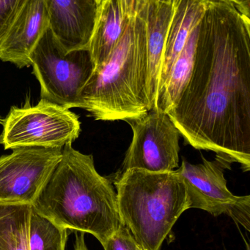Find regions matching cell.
Instances as JSON below:
<instances>
[{
  "instance_id": "cell-1",
  "label": "cell",
  "mask_w": 250,
  "mask_h": 250,
  "mask_svg": "<svg viewBox=\"0 0 250 250\" xmlns=\"http://www.w3.org/2000/svg\"><path fill=\"white\" fill-rule=\"evenodd\" d=\"M208 1V0H207ZM250 16L208 1L190 76L167 113L189 145L250 170Z\"/></svg>"
},
{
  "instance_id": "cell-2",
  "label": "cell",
  "mask_w": 250,
  "mask_h": 250,
  "mask_svg": "<svg viewBox=\"0 0 250 250\" xmlns=\"http://www.w3.org/2000/svg\"><path fill=\"white\" fill-rule=\"evenodd\" d=\"M32 208L60 227L95 236L101 245L122 223L111 182L95 169L93 157L62 148V157L32 202Z\"/></svg>"
},
{
  "instance_id": "cell-3",
  "label": "cell",
  "mask_w": 250,
  "mask_h": 250,
  "mask_svg": "<svg viewBox=\"0 0 250 250\" xmlns=\"http://www.w3.org/2000/svg\"><path fill=\"white\" fill-rule=\"evenodd\" d=\"M147 83L148 54L142 12L128 19L108 60L94 69L81 92V108L99 121L139 118L151 110Z\"/></svg>"
},
{
  "instance_id": "cell-4",
  "label": "cell",
  "mask_w": 250,
  "mask_h": 250,
  "mask_svg": "<svg viewBox=\"0 0 250 250\" xmlns=\"http://www.w3.org/2000/svg\"><path fill=\"white\" fill-rule=\"evenodd\" d=\"M122 225L145 250H160L179 217L189 209L179 170L129 169L114 182Z\"/></svg>"
},
{
  "instance_id": "cell-5",
  "label": "cell",
  "mask_w": 250,
  "mask_h": 250,
  "mask_svg": "<svg viewBox=\"0 0 250 250\" xmlns=\"http://www.w3.org/2000/svg\"><path fill=\"white\" fill-rule=\"evenodd\" d=\"M29 61L41 86V99L68 109L81 108V92L95 69L89 48L66 51L49 26Z\"/></svg>"
},
{
  "instance_id": "cell-6",
  "label": "cell",
  "mask_w": 250,
  "mask_h": 250,
  "mask_svg": "<svg viewBox=\"0 0 250 250\" xmlns=\"http://www.w3.org/2000/svg\"><path fill=\"white\" fill-rule=\"evenodd\" d=\"M0 144L5 149L19 147L63 148L79 138V117L68 108L41 99L36 105L12 107L2 120Z\"/></svg>"
},
{
  "instance_id": "cell-7",
  "label": "cell",
  "mask_w": 250,
  "mask_h": 250,
  "mask_svg": "<svg viewBox=\"0 0 250 250\" xmlns=\"http://www.w3.org/2000/svg\"><path fill=\"white\" fill-rule=\"evenodd\" d=\"M203 160L200 164L183 160L178 169L186 186L189 208L204 210L215 217L226 214L249 231L250 196L233 195L225 178L233 161L219 154L212 161Z\"/></svg>"
},
{
  "instance_id": "cell-8",
  "label": "cell",
  "mask_w": 250,
  "mask_h": 250,
  "mask_svg": "<svg viewBox=\"0 0 250 250\" xmlns=\"http://www.w3.org/2000/svg\"><path fill=\"white\" fill-rule=\"evenodd\" d=\"M126 123L133 137L118 173L133 168L166 172L178 167L181 135L167 114L153 109Z\"/></svg>"
},
{
  "instance_id": "cell-9",
  "label": "cell",
  "mask_w": 250,
  "mask_h": 250,
  "mask_svg": "<svg viewBox=\"0 0 250 250\" xmlns=\"http://www.w3.org/2000/svg\"><path fill=\"white\" fill-rule=\"evenodd\" d=\"M62 148L19 147L0 157V203L32 204L60 162Z\"/></svg>"
},
{
  "instance_id": "cell-10",
  "label": "cell",
  "mask_w": 250,
  "mask_h": 250,
  "mask_svg": "<svg viewBox=\"0 0 250 250\" xmlns=\"http://www.w3.org/2000/svg\"><path fill=\"white\" fill-rule=\"evenodd\" d=\"M50 29L67 51L89 48L98 4L96 0H48Z\"/></svg>"
},
{
  "instance_id": "cell-11",
  "label": "cell",
  "mask_w": 250,
  "mask_h": 250,
  "mask_svg": "<svg viewBox=\"0 0 250 250\" xmlns=\"http://www.w3.org/2000/svg\"><path fill=\"white\" fill-rule=\"evenodd\" d=\"M49 26L48 0H29L0 47V60L19 68L30 65V54Z\"/></svg>"
},
{
  "instance_id": "cell-12",
  "label": "cell",
  "mask_w": 250,
  "mask_h": 250,
  "mask_svg": "<svg viewBox=\"0 0 250 250\" xmlns=\"http://www.w3.org/2000/svg\"><path fill=\"white\" fill-rule=\"evenodd\" d=\"M174 1L148 0L142 11L145 23L148 54V96L154 109L159 91L160 73Z\"/></svg>"
},
{
  "instance_id": "cell-13",
  "label": "cell",
  "mask_w": 250,
  "mask_h": 250,
  "mask_svg": "<svg viewBox=\"0 0 250 250\" xmlns=\"http://www.w3.org/2000/svg\"><path fill=\"white\" fill-rule=\"evenodd\" d=\"M207 0H174L173 16L166 40L159 82V92L168 79L172 67L191 32L201 23Z\"/></svg>"
},
{
  "instance_id": "cell-14",
  "label": "cell",
  "mask_w": 250,
  "mask_h": 250,
  "mask_svg": "<svg viewBox=\"0 0 250 250\" xmlns=\"http://www.w3.org/2000/svg\"><path fill=\"white\" fill-rule=\"evenodd\" d=\"M128 19L121 0H102L98 6L89 49L95 67L107 62L124 32Z\"/></svg>"
},
{
  "instance_id": "cell-15",
  "label": "cell",
  "mask_w": 250,
  "mask_h": 250,
  "mask_svg": "<svg viewBox=\"0 0 250 250\" xmlns=\"http://www.w3.org/2000/svg\"><path fill=\"white\" fill-rule=\"evenodd\" d=\"M200 23L191 32L184 47L172 67L168 79L159 92L154 110L167 114L174 105L187 82L195 62Z\"/></svg>"
},
{
  "instance_id": "cell-16",
  "label": "cell",
  "mask_w": 250,
  "mask_h": 250,
  "mask_svg": "<svg viewBox=\"0 0 250 250\" xmlns=\"http://www.w3.org/2000/svg\"><path fill=\"white\" fill-rule=\"evenodd\" d=\"M31 209L29 204L0 203V250H29Z\"/></svg>"
},
{
  "instance_id": "cell-17",
  "label": "cell",
  "mask_w": 250,
  "mask_h": 250,
  "mask_svg": "<svg viewBox=\"0 0 250 250\" xmlns=\"http://www.w3.org/2000/svg\"><path fill=\"white\" fill-rule=\"evenodd\" d=\"M67 230L37 212L32 207L28 235L29 250H66Z\"/></svg>"
},
{
  "instance_id": "cell-18",
  "label": "cell",
  "mask_w": 250,
  "mask_h": 250,
  "mask_svg": "<svg viewBox=\"0 0 250 250\" xmlns=\"http://www.w3.org/2000/svg\"><path fill=\"white\" fill-rule=\"evenodd\" d=\"M29 0H0V47Z\"/></svg>"
},
{
  "instance_id": "cell-19",
  "label": "cell",
  "mask_w": 250,
  "mask_h": 250,
  "mask_svg": "<svg viewBox=\"0 0 250 250\" xmlns=\"http://www.w3.org/2000/svg\"><path fill=\"white\" fill-rule=\"evenodd\" d=\"M102 246L104 250H145L123 225L107 239Z\"/></svg>"
},
{
  "instance_id": "cell-20",
  "label": "cell",
  "mask_w": 250,
  "mask_h": 250,
  "mask_svg": "<svg viewBox=\"0 0 250 250\" xmlns=\"http://www.w3.org/2000/svg\"><path fill=\"white\" fill-rule=\"evenodd\" d=\"M148 0H121L123 13L129 19H133L142 13Z\"/></svg>"
},
{
  "instance_id": "cell-21",
  "label": "cell",
  "mask_w": 250,
  "mask_h": 250,
  "mask_svg": "<svg viewBox=\"0 0 250 250\" xmlns=\"http://www.w3.org/2000/svg\"><path fill=\"white\" fill-rule=\"evenodd\" d=\"M208 1H220L235 6L242 13L250 16V0H208Z\"/></svg>"
},
{
  "instance_id": "cell-22",
  "label": "cell",
  "mask_w": 250,
  "mask_h": 250,
  "mask_svg": "<svg viewBox=\"0 0 250 250\" xmlns=\"http://www.w3.org/2000/svg\"><path fill=\"white\" fill-rule=\"evenodd\" d=\"M74 250H89L85 241V233L80 232V234H76Z\"/></svg>"
},
{
  "instance_id": "cell-23",
  "label": "cell",
  "mask_w": 250,
  "mask_h": 250,
  "mask_svg": "<svg viewBox=\"0 0 250 250\" xmlns=\"http://www.w3.org/2000/svg\"><path fill=\"white\" fill-rule=\"evenodd\" d=\"M155 1H173L174 0H155Z\"/></svg>"
},
{
  "instance_id": "cell-24",
  "label": "cell",
  "mask_w": 250,
  "mask_h": 250,
  "mask_svg": "<svg viewBox=\"0 0 250 250\" xmlns=\"http://www.w3.org/2000/svg\"><path fill=\"white\" fill-rule=\"evenodd\" d=\"M97 1H98V4H100V2H101L102 0H96Z\"/></svg>"
},
{
  "instance_id": "cell-25",
  "label": "cell",
  "mask_w": 250,
  "mask_h": 250,
  "mask_svg": "<svg viewBox=\"0 0 250 250\" xmlns=\"http://www.w3.org/2000/svg\"><path fill=\"white\" fill-rule=\"evenodd\" d=\"M2 123V120H1V119H0V123Z\"/></svg>"
}]
</instances>
